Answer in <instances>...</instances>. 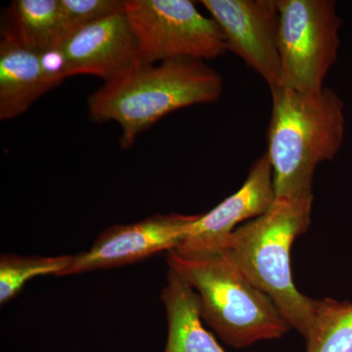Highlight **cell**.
<instances>
[{
    "mask_svg": "<svg viewBox=\"0 0 352 352\" xmlns=\"http://www.w3.org/2000/svg\"><path fill=\"white\" fill-rule=\"evenodd\" d=\"M60 6L63 41L85 25L126 10V1L120 0H60Z\"/></svg>",
    "mask_w": 352,
    "mask_h": 352,
    "instance_id": "cell-16",
    "label": "cell"
},
{
    "mask_svg": "<svg viewBox=\"0 0 352 352\" xmlns=\"http://www.w3.org/2000/svg\"><path fill=\"white\" fill-rule=\"evenodd\" d=\"M168 268L195 289L201 318L229 346L243 349L279 339L289 323L276 305L243 274L226 249L168 252Z\"/></svg>",
    "mask_w": 352,
    "mask_h": 352,
    "instance_id": "cell-4",
    "label": "cell"
},
{
    "mask_svg": "<svg viewBox=\"0 0 352 352\" xmlns=\"http://www.w3.org/2000/svg\"><path fill=\"white\" fill-rule=\"evenodd\" d=\"M271 95L266 154L276 197L312 194L317 166L333 160L344 143V101L325 87L305 92L279 87Z\"/></svg>",
    "mask_w": 352,
    "mask_h": 352,
    "instance_id": "cell-2",
    "label": "cell"
},
{
    "mask_svg": "<svg viewBox=\"0 0 352 352\" xmlns=\"http://www.w3.org/2000/svg\"><path fill=\"white\" fill-rule=\"evenodd\" d=\"M74 256L2 254L0 256V302L4 305L18 295L32 278L41 275L63 276L73 264Z\"/></svg>",
    "mask_w": 352,
    "mask_h": 352,
    "instance_id": "cell-15",
    "label": "cell"
},
{
    "mask_svg": "<svg viewBox=\"0 0 352 352\" xmlns=\"http://www.w3.org/2000/svg\"><path fill=\"white\" fill-rule=\"evenodd\" d=\"M307 352H352V302L318 300Z\"/></svg>",
    "mask_w": 352,
    "mask_h": 352,
    "instance_id": "cell-14",
    "label": "cell"
},
{
    "mask_svg": "<svg viewBox=\"0 0 352 352\" xmlns=\"http://www.w3.org/2000/svg\"><path fill=\"white\" fill-rule=\"evenodd\" d=\"M53 87L41 55L25 47L10 29L6 30L0 43V119L22 115Z\"/></svg>",
    "mask_w": 352,
    "mask_h": 352,
    "instance_id": "cell-11",
    "label": "cell"
},
{
    "mask_svg": "<svg viewBox=\"0 0 352 352\" xmlns=\"http://www.w3.org/2000/svg\"><path fill=\"white\" fill-rule=\"evenodd\" d=\"M161 300L168 321L164 352H226L201 324L198 294L171 268L166 273Z\"/></svg>",
    "mask_w": 352,
    "mask_h": 352,
    "instance_id": "cell-12",
    "label": "cell"
},
{
    "mask_svg": "<svg viewBox=\"0 0 352 352\" xmlns=\"http://www.w3.org/2000/svg\"><path fill=\"white\" fill-rule=\"evenodd\" d=\"M275 200L272 166L264 153L250 168L242 187L207 214L199 215L177 248L224 249L238 224L265 214Z\"/></svg>",
    "mask_w": 352,
    "mask_h": 352,
    "instance_id": "cell-10",
    "label": "cell"
},
{
    "mask_svg": "<svg viewBox=\"0 0 352 352\" xmlns=\"http://www.w3.org/2000/svg\"><path fill=\"white\" fill-rule=\"evenodd\" d=\"M10 18L11 31L38 54L58 47L63 41L60 0H16L10 6Z\"/></svg>",
    "mask_w": 352,
    "mask_h": 352,
    "instance_id": "cell-13",
    "label": "cell"
},
{
    "mask_svg": "<svg viewBox=\"0 0 352 352\" xmlns=\"http://www.w3.org/2000/svg\"><path fill=\"white\" fill-rule=\"evenodd\" d=\"M223 80L205 61L173 59L160 64L138 62L124 76L104 83L88 98L92 122H117L120 146L129 149L139 134L179 109L214 103Z\"/></svg>",
    "mask_w": 352,
    "mask_h": 352,
    "instance_id": "cell-1",
    "label": "cell"
},
{
    "mask_svg": "<svg viewBox=\"0 0 352 352\" xmlns=\"http://www.w3.org/2000/svg\"><path fill=\"white\" fill-rule=\"evenodd\" d=\"M58 48L66 78L90 75L112 82L139 62L138 38L126 10L76 30Z\"/></svg>",
    "mask_w": 352,
    "mask_h": 352,
    "instance_id": "cell-9",
    "label": "cell"
},
{
    "mask_svg": "<svg viewBox=\"0 0 352 352\" xmlns=\"http://www.w3.org/2000/svg\"><path fill=\"white\" fill-rule=\"evenodd\" d=\"M126 13L139 45V62L212 60L228 51L219 24L189 0H126Z\"/></svg>",
    "mask_w": 352,
    "mask_h": 352,
    "instance_id": "cell-6",
    "label": "cell"
},
{
    "mask_svg": "<svg viewBox=\"0 0 352 352\" xmlns=\"http://www.w3.org/2000/svg\"><path fill=\"white\" fill-rule=\"evenodd\" d=\"M235 53L265 80L270 91L280 87L278 0H203Z\"/></svg>",
    "mask_w": 352,
    "mask_h": 352,
    "instance_id": "cell-7",
    "label": "cell"
},
{
    "mask_svg": "<svg viewBox=\"0 0 352 352\" xmlns=\"http://www.w3.org/2000/svg\"><path fill=\"white\" fill-rule=\"evenodd\" d=\"M199 215L156 214L136 223L109 227L88 251L75 254L63 276L138 263L157 252L173 251L184 240Z\"/></svg>",
    "mask_w": 352,
    "mask_h": 352,
    "instance_id": "cell-8",
    "label": "cell"
},
{
    "mask_svg": "<svg viewBox=\"0 0 352 352\" xmlns=\"http://www.w3.org/2000/svg\"><path fill=\"white\" fill-rule=\"evenodd\" d=\"M314 194L276 197L270 210L238 227L226 251L256 288L276 305L289 327L307 339L318 300L303 295L293 281L291 249L311 221Z\"/></svg>",
    "mask_w": 352,
    "mask_h": 352,
    "instance_id": "cell-3",
    "label": "cell"
},
{
    "mask_svg": "<svg viewBox=\"0 0 352 352\" xmlns=\"http://www.w3.org/2000/svg\"><path fill=\"white\" fill-rule=\"evenodd\" d=\"M278 6L280 87L320 89L340 46L337 4L333 0H278Z\"/></svg>",
    "mask_w": 352,
    "mask_h": 352,
    "instance_id": "cell-5",
    "label": "cell"
}]
</instances>
